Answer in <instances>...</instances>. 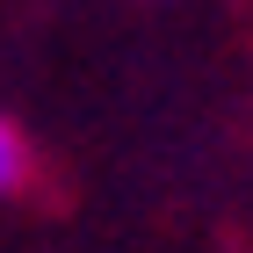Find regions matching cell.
<instances>
[{"instance_id": "obj_1", "label": "cell", "mask_w": 253, "mask_h": 253, "mask_svg": "<svg viewBox=\"0 0 253 253\" xmlns=\"http://www.w3.org/2000/svg\"><path fill=\"white\" fill-rule=\"evenodd\" d=\"M22 181H29V152H22V130L0 116V195H15Z\"/></svg>"}]
</instances>
